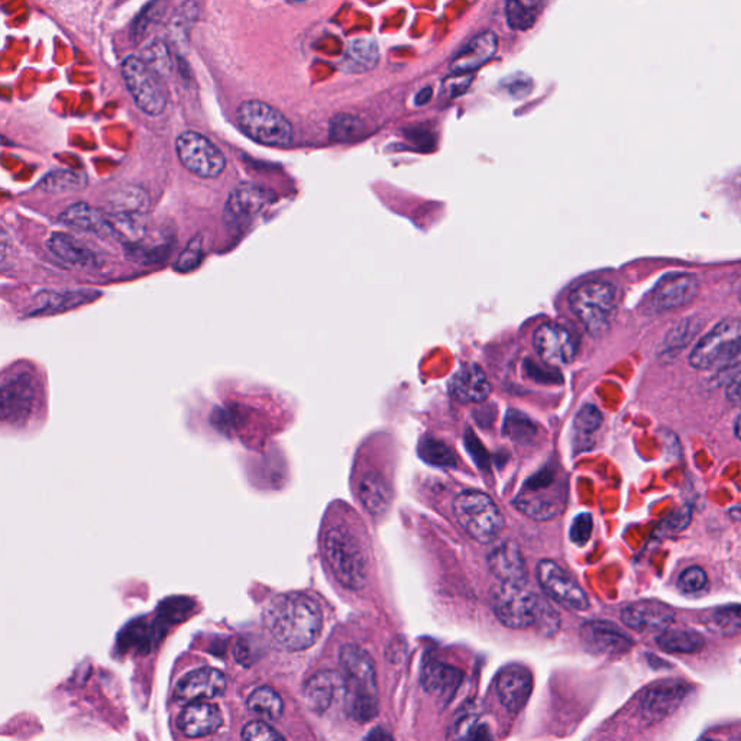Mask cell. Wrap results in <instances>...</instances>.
Listing matches in <instances>:
<instances>
[{"label":"cell","instance_id":"6da1fadb","mask_svg":"<svg viewBox=\"0 0 741 741\" xmlns=\"http://www.w3.org/2000/svg\"><path fill=\"white\" fill-rule=\"evenodd\" d=\"M264 623L278 645L297 652L315 645L322 632L323 614L309 595L289 592L277 595L267 604Z\"/></svg>","mask_w":741,"mask_h":741},{"label":"cell","instance_id":"7a4b0ae2","mask_svg":"<svg viewBox=\"0 0 741 741\" xmlns=\"http://www.w3.org/2000/svg\"><path fill=\"white\" fill-rule=\"evenodd\" d=\"M341 665L345 672L348 711L354 720L367 723L378 714L377 669L367 650L346 645L341 650Z\"/></svg>","mask_w":741,"mask_h":741},{"label":"cell","instance_id":"3957f363","mask_svg":"<svg viewBox=\"0 0 741 741\" xmlns=\"http://www.w3.org/2000/svg\"><path fill=\"white\" fill-rule=\"evenodd\" d=\"M323 552L335 578L349 590H361L367 582V556L358 537L336 526L323 537Z\"/></svg>","mask_w":741,"mask_h":741},{"label":"cell","instance_id":"277c9868","mask_svg":"<svg viewBox=\"0 0 741 741\" xmlns=\"http://www.w3.org/2000/svg\"><path fill=\"white\" fill-rule=\"evenodd\" d=\"M569 307L592 338H601L616 313V287L600 280L579 284L569 296Z\"/></svg>","mask_w":741,"mask_h":741},{"label":"cell","instance_id":"5b68a950","mask_svg":"<svg viewBox=\"0 0 741 741\" xmlns=\"http://www.w3.org/2000/svg\"><path fill=\"white\" fill-rule=\"evenodd\" d=\"M453 513L462 529L478 543L494 542L504 527L500 508L481 491L459 494L453 501Z\"/></svg>","mask_w":741,"mask_h":741},{"label":"cell","instance_id":"8992f818","mask_svg":"<svg viewBox=\"0 0 741 741\" xmlns=\"http://www.w3.org/2000/svg\"><path fill=\"white\" fill-rule=\"evenodd\" d=\"M242 131L255 142L268 147H286L293 139L289 119L268 103L247 100L236 112Z\"/></svg>","mask_w":741,"mask_h":741},{"label":"cell","instance_id":"52a82bcc","mask_svg":"<svg viewBox=\"0 0 741 741\" xmlns=\"http://www.w3.org/2000/svg\"><path fill=\"white\" fill-rule=\"evenodd\" d=\"M493 610L498 620L510 629H527L540 620L543 604L535 592L524 584L501 582L493 597Z\"/></svg>","mask_w":741,"mask_h":741},{"label":"cell","instance_id":"ba28073f","mask_svg":"<svg viewBox=\"0 0 741 741\" xmlns=\"http://www.w3.org/2000/svg\"><path fill=\"white\" fill-rule=\"evenodd\" d=\"M122 76L139 109L150 116H160L167 108V90L160 74L147 61L128 57L122 64Z\"/></svg>","mask_w":741,"mask_h":741},{"label":"cell","instance_id":"9c48e42d","mask_svg":"<svg viewBox=\"0 0 741 741\" xmlns=\"http://www.w3.org/2000/svg\"><path fill=\"white\" fill-rule=\"evenodd\" d=\"M741 349V322L726 319L702 336L689 355V364L698 371L715 370Z\"/></svg>","mask_w":741,"mask_h":741},{"label":"cell","instance_id":"30bf717a","mask_svg":"<svg viewBox=\"0 0 741 741\" xmlns=\"http://www.w3.org/2000/svg\"><path fill=\"white\" fill-rule=\"evenodd\" d=\"M562 501V487L556 475L545 471L526 482L514 504L532 519L549 520L561 513Z\"/></svg>","mask_w":741,"mask_h":741},{"label":"cell","instance_id":"8fae6325","mask_svg":"<svg viewBox=\"0 0 741 741\" xmlns=\"http://www.w3.org/2000/svg\"><path fill=\"white\" fill-rule=\"evenodd\" d=\"M177 155L181 164L202 179H215L226 167L223 152L205 135L197 132H183L176 141Z\"/></svg>","mask_w":741,"mask_h":741},{"label":"cell","instance_id":"7c38bea8","mask_svg":"<svg viewBox=\"0 0 741 741\" xmlns=\"http://www.w3.org/2000/svg\"><path fill=\"white\" fill-rule=\"evenodd\" d=\"M537 579L546 594L556 603L577 611H584L590 607V601L581 585L558 563L553 561L537 563Z\"/></svg>","mask_w":741,"mask_h":741},{"label":"cell","instance_id":"4fadbf2b","mask_svg":"<svg viewBox=\"0 0 741 741\" xmlns=\"http://www.w3.org/2000/svg\"><path fill=\"white\" fill-rule=\"evenodd\" d=\"M537 355L550 367L568 365L578 352V339L566 326L559 323H543L533 336Z\"/></svg>","mask_w":741,"mask_h":741},{"label":"cell","instance_id":"5bb4252c","mask_svg":"<svg viewBox=\"0 0 741 741\" xmlns=\"http://www.w3.org/2000/svg\"><path fill=\"white\" fill-rule=\"evenodd\" d=\"M691 687L681 681H663L652 685L640 698V714L649 724L671 717L687 700Z\"/></svg>","mask_w":741,"mask_h":741},{"label":"cell","instance_id":"9a60e30c","mask_svg":"<svg viewBox=\"0 0 741 741\" xmlns=\"http://www.w3.org/2000/svg\"><path fill=\"white\" fill-rule=\"evenodd\" d=\"M273 200L274 196L268 190L255 186V184H242L229 196L228 202H226V225H228V228L242 231Z\"/></svg>","mask_w":741,"mask_h":741},{"label":"cell","instance_id":"2e32d148","mask_svg":"<svg viewBox=\"0 0 741 741\" xmlns=\"http://www.w3.org/2000/svg\"><path fill=\"white\" fill-rule=\"evenodd\" d=\"M35 380L22 371L6 378L2 385V417L5 422L22 423L28 419L34 407Z\"/></svg>","mask_w":741,"mask_h":741},{"label":"cell","instance_id":"e0dca14e","mask_svg":"<svg viewBox=\"0 0 741 741\" xmlns=\"http://www.w3.org/2000/svg\"><path fill=\"white\" fill-rule=\"evenodd\" d=\"M700 293L697 277L689 273L665 275L652 291V304L660 312L687 306Z\"/></svg>","mask_w":741,"mask_h":741},{"label":"cell","instance_id":"ac0fdd59","mask_svg":"<svg viewBox=\"0 0 741 741\" xmlns=\"http://www.w3.org/2000/svg\"><path fill=\"white\" fill-rule=\"evenodd\" d=\"M495 689L501 704L510 713H519L526 707L533 691V676L522 665H508L498 672Z\"/></svg>","mask_w":741,"mask_h":741},{"label":"cell","instance_id":"d6986e66","mask_svg":"<svg viewBox=\"0 0 741 741\" xmlns=\"http://www.w3.org/2000/svg\"><path fill=\"white\" fill-rule=\"evenodd\" d=\"M226 678L215 668H200L187 673L174 689V700L180 704L205 701L219 697L225 692Z\"/></svg>","mask_w":741,"mask_h":741},{"label":"cell","instance_id":"ffe728a7","mask_svg":"<svg viewBox=\"0 0 741 741\" xmlns=\"http://www.w3.org/2000/svg\"><path fill=\"white\" fill-rule=\"evenodd\" d=\"M675 620V611L659 601H639L621 610L624 626L639 633L662 632Z\"/></svg>","mask_w":741,"mask_h":741},{"label":"cell","instance_id":"44dd1931","mask_svg":"<svg viewBox=\"0 0 741 741\" xmlns=\"http://www.w3.org/2000/svg\"><path fill=\"white\" fill-rule=\"evenodd\" d=\"M345 678L338 672L323 671L313 675L303 689L307 707L316 714H323L332 707L333 702L345 695Z\"/></svg>","mask_w":741,"mask_h":741},{"label":"cell","instance_id":"7402d4cb","mask_svg":"<svg viewBox=\"0 0 741 741\" xmlns=\"http://www.w3.org/2000/svg\"><path fill=\"white\" fill-rule=\"evenodd\" d=\"M581 636L588 647L603 655H621L633 647L629 634L610 621H588L582 626Z\"/></svg>","mask_w":741,"mask_h":741},{"label":"cell","instance_id":"603a6c76","mask_svg":"<svg viewBox=\"0 0 741 741\" xmlns=\"http://www.w3.org/2000/svg\"><path fill=\"white\" fill-rule=\"evenodd\" d=\"M47 247L55 258L80 270H93L102 262L99 255L86 242L69 234H63V232H55L51 235L47 241Z\"/></svg>","mask_w":741,"mask_h":741},{"label":"cell","instance_id":"cb8c5ba5","mask_svg":"<svg viewBox=\"0 0 741 741\" xmlns=\"http://www.w3.org/2000/svg\"><path fill=\"white\" fill-rule=\"evenodd\" d=\"M177 726H179L181 733L190 737V739L206 737L215 733L222 726V714H220L216 705L209 704V702H190L181 711Z\"/></svg>","mask_w":741,"mask_h":741},{"label":"cell","instance_id":"d4e9b609","mask_svg":"<svg viewBox=\"0 0 741 741\" xmlns=\"http://www.w3.org/2000/svg\"><path fill=\"white\" fill-rule=\"evenodd\" d=\"M498 38L494 32H482L469 41L464 50L455 55L451 63L453 74L474 73L497 54Z\"/></svg>","mask_w":741,"mask_h":741},{"label":"cell","instance_id":"484cf974","mask_svg":"<svg viewBox=\"0 0 741 741\" xmlns=\"http://www.w3.org/2000/svg\"><path fill=\"white\" fill-rule=\"evenodd\" d=\"M488 565L494 577L501 582H517L526 584V562L519 545L511 540L495 546L488 556Z\"/></svg>","mask_w":741,"mask_h":741},{"label":"cell","instance_id":"4316f807","mask_svg":"<svg viewBox=\"0 0 741 741\" xmlns=\"http://www.w3.org/2000/svg\"><path fill=\"white\" fill-rule=\"evenodd\" d=\"M449 390L461 403H481L490 396L491 384L477 365H465L453 375Z\"/></svg>","mask_w":741,"mask_h":741},{"label":"cell","instance_id":"83f0119b","mask_svg":"<svg viewBox=\"0 0 741 741\" xmlns=\"http://www.w3.org/2000/svg\"><path fill=\"white\" fill-rule=\"evenodd\" d=\"M60 222L77 231L86 232V234L110 235L113 234L112 220L95 209V207L86 205V203H77L69 207L63 215L60 216Z\"/></svg>","mask_w":741,"mask_h":741},{"label":"cell","instance_id":"f1b7e54d","mask_svg":"<svg viewBox=\"0 0 741 741\" xmlns=\"http://www.w3.org/2000/svg\"><path fill=\"white\" fill-rule=\"evenodd\" d=\"M464 681V673L453 666L440 662L427 663L422 673L423 687L429 694L440 698H452Z\"/></svg>","mask_w":741,"mask_h":741},{"label":"cell","instance_id":"f546056e","mask_svg":"<svg viewBox=\"0 0 741 741\" xmlns=\"http://www.w3.org/2000/svg\"><path fill=\"white\" fill-rule=\"evenodd\" d=\"M110 218L121 220H134L139 222L142 216L147 213L150 206V199L147 193L139 187L128 186L125 189L118 190L110 197Z\"/></svg>","mask_w":741,"mask_h":741},{"label":"cell","instance_id":"4dcf8cb0","mask_svg":"<svg viewBox=\"0 0 741 741\" xmlns=\"http://www.w3.org/2000/svg\"><path fill=\"white\" fill-rule=\"evenodd\" d=\"M702 329V320L698 317H687L669 330L668 335L659 346V358L665 361L678 357L685 348L692 344Z\"/></svg>","mask_w":741,"mask_h":741},{"label":"cell","instance_id":"1f68e13d","mask_svg":"<svg viewBox=\"0 0 741 741\" xmlns=\"http://www.w3.org/2000/svg\"><path fill=\"white\" fill-rule=\"evenodd\" d=\"M656 645L666 653L694 655L705 646L702 634L691 629H665L656 637Z\"/></svg>","mask_w":741,"mask_h":741},{"label":"cell","instance_id":"d6a6232c","mask_svg":"<svg viewBox=\"0 0 741 741\" xmlns=\"http://www.w3.org/2000/svg\"><path fill=\"white\" fill-rule=\"evenodd\" d=\"M359 500L371 514H381L387 510L390 494L383 478L377 472L370 471L362 475L358 487Z\"/></svg>","mask_w":741,"mask_h":741},{"label":"cell","instance_id":"836d02e7","mask_svg":"<svg viewBox=\"0 0 741 741\" xmlns=\"http://www.w3.org/2000/svg\"><path fill=\"white\" fill-rule=\"evenodd\" d=\"M550 0H506V16L510 28L526 31L536 24Z\"/></svg>","mask_w":741,"mask_h":741},{"label":"cell","instance_id":"e575fe53","mask_svg":"<svg viewBox=\"0 0 741 741\" xmlns=\"http://www.w3.org/2000/svg\"><path fill=\"white\" fill-rule=\"evenodd\" d=\"M380 60V50L374 41L361 40L352 41L349 44L345 57V69L354 73H365L374 69Z\"/></svg>","mask_w":741,"mask_h":741},{"label":"cell","instance_id":"d590c367","mask_svg":"<svg viewBox=\"0 0 741 741\" xmlns=\"http://www.w3.org/2000/svg\"><path fill=\"white\" fill-rule=\"evenodd\" d=\"M248 710L264 720H277L284 710L283 700L273 688L261 687L248 698Z\"/></svg>","mask_w":741,"mask_h":741},{"label":"cell","instance_id":"8d00e7d4","mask_svg":"<svg viewBox=\"0 0 741 741\" xmlns=\"http://www.w3.org/2000/svg\"><path fill=\"white\" fill-rule=\"evenodd\" d=\"M84 186H86V177L70 170L54 171L48 174L41 183L42 189L50 193L74 192V190L83 189Z\"/></svg>","mask_w":741,"mask_h":741},{"label":"cell","instance_id":"74e56055","mask_svg":"<svg viewBox=\"0 0 741 741\" xmlns=\"http://www.w3.org/2000/svg\"><path fill=\"white\" fill-rule=\"evenodd\" d=\"M365 125L357 116L342 115L335 116L330 122V138L336 142H351L362 137Z\"/></svg>","mask_w":741,"mask_h":741},{"label":"cell","instance_id":"f35d334b","mask_svg":"<svg viewBox=\"0 0 741 741\" xmlns=\"http://www.w3.org/2000/svg\"><path fill=\"white\" fill-rule=\"evenodd\" d=\"M92 299V294H84L82 291H79V293L47 294L42 299L44 302H42L40 309L42 313L61 312L63 309H73L74 306L90 302Z\"/></svg>","mask_w":741,"mask_h":741},{"label":"cell","instance_id":"ab89813d","mask_svg":"<svg viewBox=\"0 0 741 741\" xmlns=\"http://www.w3.org/2000/svg\"><path fill=\"white\" fill-rule=\"evenodd\" d=\"M739 381H741V349L715 368L710 384L713 387L727 388L728 385L739 383Z\"/></svg>","mask_w":741,"mask_h":741},{"label":"cell","instance_id":"60d3db41","mask_svg":"<svg viewBox=\"0 0 741 741\" xmlns=\"http://www.w3.org/2000/svg\"><path fill=\"white\" fill-rule=\"evenodd\" d=\"M504 433L514 442L526 443L536 435V427L519 412L508 413Z\"/></svg>","mask_w":741,"mask_h":741},{"label":"cell","instance_id":"b9f144b4","mask_svg":"<svg viewBox=\"0 0 741 741\" xmlns=\"http://www.w3.org/2000/svg\"><path fill=\"white\" fill-rule=\"evenodd\" d=\"M603 425V413L594 404H587L575 417V429L582 435H591Z\"/></svg>","mask_w":741,"mask_h":741},{"label":"cell","instance_id":"7bdbcfd3","mask_svg":"<svg viewBox=\"0 0 741 741\" xmlns=\"http://www.w3.org/2000/svg\"><path fill=\"white\" fill-rule=\"evenodd\" d=\"M420 455L425 461L433 465H452L455 462L452 452L448 446L438 442V440H425L420 446Z\"/></svg>","mask_w":741,"mask_h":741},{"label":"cell","instance_id":"ee69618b","mask_svg":"<svg viewBox=\"0 0 741 741\" xmlns=\"http://www.w3.org/2000/svg\"><path fill=\"white\" fill-rule=\"evenodd\" d=\"M713 623L724 632H740L741 605H727L718 608L713 614Z\"/></svg>","mask_w":741,"mask_h":741},{"label":"cell","instance_id":"f6af8a7d","mask_svg":"<svg viewBox=\"0 0 741 741\" xmlns=\"http://www.w3.org/2000/svg\"><path fill=\"white\" fill-rule=\"evenodd\" d=\"M203 258V241L200 236H196L187 248L181 252L177 260L176 270L180 273H189L200 264Z\"/></svg>","mask_w":741,"mask_h":741},{"label":"cell","instance_id":"bcb514c9","mask_svg":"<svg viewBox=\"0 0 741 741\" xmlns=\"http://www.w3.org/2000/svg\"><path fill=\"white\" fill-rule=\"evenodd\" d=\"M707 582V574H705L704 569L700 566H691V568L685 569L679 577L678 588L685 594H695V592L704 590Z\"/></svg>","mask_w":741,"mask_h":741},{"label":"cell","instance_id":"7dc6e473","mask_svg":"<svg viewBox=\"0 0 741 741\" xmlns=\"http://www.w3.org/2000/svg\"><path fill=\"white\" fill-rule=\"evenodd\" d=\"M242 739L245 740H281L283 734L275 731L273 727L268 726L264 721H251L242 730Z\"/></svg>","mask_w":741,"mask_h":741},{"label":"cell","instance_id":"c3c4849f","mask_svg":"<svg viewBox=\"0 0 741 741\" xmlns=\"http://www.w3.org/2000/svg\"><path fill=\"white\" fill-rule=\"evenodd\" d=\"M592 527H594V523H592L591 514H579L577 519L574 520V523H572V542L577 543L579 546L585 545L592 535Z\"/></svg>","mask_w":741,"mask_h":741},{"label":"cell","instance_id":"681fc988","mask_svg":"<svg viewBox=\"0 0 741 741\" xmlns=\"http://www.w3.org/2000/svg\"><path fill=\"white\" fill-rule=\"evenodd\" d=\"M472 77L469 74H453L451 79L445 80L442 86V96L446 99H452L467 92L469 86H471Z\"/></svg>","mask_w":741,"mask_h":741},{"label":"cell","instance_id":"f907efd6","mask_svg":"<svg viewBox=\"0 0 741 741\" xmlns=\"http://www.w3.org/2000/svg\"><path fill=\"white\" fill-rule=\"evenodd\" d=\"M689 519H691V514H689L688 508H685V510L682 508L678 513L671 514L669 519H666L665 522L662 523L663 532H681L682 529L687 527Z\"/></svg>","mask_w":741,"mask_h":741},{"label":"cell","instance_id":"816d5d0a","mask_svg":"<svg viewBox=\"0 0 741 741\" xmlns=\"http://www.w3.org/2000/svg\"><path fill=\"white\" fill-rule=\"evenodd\" d=\"M726 396L731 403L741 404V381L736 384L728 385Z\"/></svg>","mask_w":741,"mask_h":741},{"label":"cell","instance_id":"f5cc1de1","mask_svg":"<svg viewBox=\"0 0 741 741\" xmlns=\"http://www.w3.org/2000/svg\"><path fill=\"white\" fill-rule=\"evenodd\" d=\"M433 93L432 89L422 90V92L419 93V95L416 96V103L419 106L426 105L427 102H429L430 99H432Z\"/></svg>","mask_w":741,"mask_h":741},{"label":"cell","instance_id":"db71d44e","mask_svg":"<svg viewBox=\"0 0 741 741\" xmlns=\"http://www.w3.org/2000/svg\"><path fill=\"white\" fill-rule=\"evenodd\" d=\"M734 433H736L737 439L741 442V414L737 417L736 423H734Z\"/></svg>","mask_w":741,"mask_h":741},{"label":"cell","instance_id":"11a10c76","mask_svg":"<svg viewBox=\"0 0 741 741\" xmlns=\"http://www.w3.org/2000/svg\"><path fill=\"white\" fill-rule=\"evenodd\" d=\"M731 514H733L736 519H741V507L731 508Z\"/></svg>","mask_w":741,"mask_h":741},{"label":"cell","instance_id":"9f6ffc18","mask_svg":"<svg viewBox=\"0 0 741 741\" xmlns=\"http://www.w3.org/2000/svg\"><path fill=\"white\" fill-rule=\"evenodd\" d=\"M740 302H741V296H740Z\"/></svg>","mask_w":741,"mask_h":741}]
</instances>
